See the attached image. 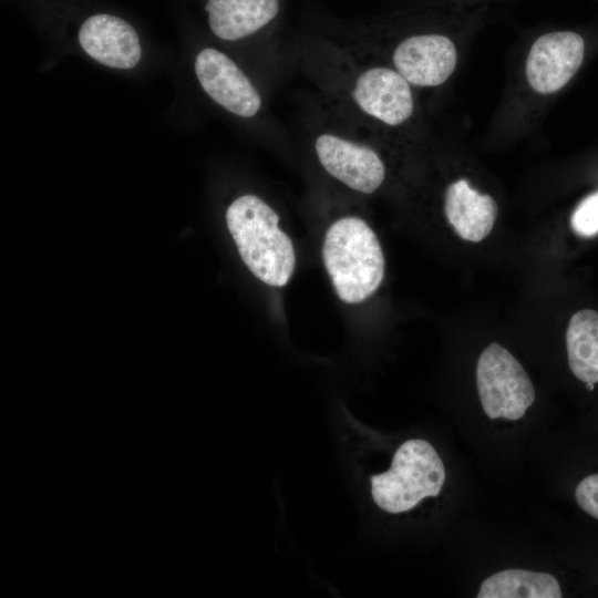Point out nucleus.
<instances>
[{
    "label": "nucleus",
    "instance_id": "f03ea898",
    "mask_svg": "<svg viewBox=\"0 0 598 598\" xmlns=\"http://www.w3.org/2000/svg\"><path fill=\"white\" fill-rule=\"evenodd\" d=\"M226 221L247 268L269 286L287 285L296 254L291 239L278 226L276 210L260 197L246 194L228 206Z\"/></svg>",
    "mask_w": 598,
    "mask_h": 598
},
{
    "label": "nucleus",
    "instance_id": "1a4fd4ad",
    "mask_svg": "<svg viewBox=\"0 0 598 598\" xmlns=\"http://www.w3.org/2000/svg\"><path fill=\"white\" fill-rule=\"evenodd\" d=\"M456 60L454 43L437 33L410 35L391 53L392 69L411 85L422 87L444 83L453 73Z\"/></svg>",
    "mask_w": 598,
    "mask_h": 598
},
{
    "label": "nucleus",
    "instance_id": "f8f14e48",
    "mask_svg": "<svg viewBox=\"0 0 598 598\" xmlns=\"http://www.w3.org/2000/svg\"><path fill=\"white\" fill-rule=\"evenodd\" d=\"M279 0H208L205 10L213 33L227 41L251 35L279 12Z\"/></svg>",
    "mask_w": 598,
    "mask_h": 598
},
{
    "label": "nucleus",
    "instance_id": "20e7f679",
    "mask_svg": "<svg viewBox=\"0 0 598 598\" xmlns=\"http://www.w3.org/2000/svg\"><path fill=\"white\" fill-rule=\"evenodd\" d=\"M322 259L338 297L358 303L372 296L384 276V256L372 228L360 217L344 216L328 228Z\"/></svg>",
    "mask_w": 598,
    "mask_h": 598
},
{
    "label": "nucleus",
    "instance_id": "ddd939ff",
    "mask_svg": "<svg viewBox=\"0 0 598 598\" xmlns=\"http://www.w3.org/2000/svg\"><path fill=\"white\" fill-rule=\"evenodd\" d=\"M568 364L585 383H598V312L582 309L573 315L566 331Z\"/></svg>",
    "mask_w": 598,
    "mask_h": 598
},
{
    "label": "nucleus",
    "instance_id": "4468645a",
    "mask_svg": "<svg viewBox=\"0 0 598 598\" xmlns=\"http://www.w3.org/2000/svg\"><path fill=\"white\" fill-rule=\"evenodd\" d=\"M478 598H560L557 579L546 573L526 569H504L481 584Z\"/></svg>",
    "mask_w": 598,
    "mask_h": 598
},
{
    "label": "nucleus",
    "instance_id": "2eb2a0df",
    "mask_svg": "<svg viewBox=\"0 0 598 598\" xmlns=\"http://www.w3.org/2000/svg\"><path fill=\"white\" fill-rule=\"evenodd\" d=\"M573 231L580 237L598 234V190L584 198L570 217Z\"/></svg>",
    "mask_w": 598,
    "mask_h": 598
},
{
    "label": "nucleus",
    "instance_id": "f257e3e1",
    "mask_svg": "<svg viewBox=\"0 0 598 598\" xmlns=\"http://www.w3.org/2000/svg\"><path fill=\"white\" fill-rule=\"evenodd\" d=\"M320 100L360 132L395 128L414 114L411 84L394 69L350 45L320 42L302 49Z\"/></svg>",
    "mask_w": 598,
    "mask_h": 598
},
{
    "label": "nucleus",
    "instance_id": "423d86ee",
    "mask_svg": "<svg viewBox=\"0 0 598 598\" xmlns=\"http://www.w3.org/2000/svg\"><path fill=\"white\" fill-rule=\"evenodd\" d=\"M476 385L482 408L492 420H519L535 400L534 385L522 364L496 342L478 358Z\"/></svg>",
    "mask_w": 598,
    "mask_h": 598
},
{
    "label": "nucleus",
    "instance_id": "9b49d317",
    "mask_svg": "<svg viewBox=\"0 0 598 598\" xmlns=\"http://www.w3.org/2000/svg\"><path fill=\"white\" fill-rule=\"evenodd\" d=\"M444 213L462 239L478 243L492 231L497 205L489 195L473 189L466 179H458L446 189Z\"/></svg>",
    "mask_w": 598,
    "mask_h": 598
},
{
    "label": "nucleus",
    "instance_id": "9d476101",
    "mask_svg": "<svg viewBox=\"0 0 598 598\" xmlns=\"http://www.w3.org/2000/svg\"><path fill=\"white\" fill-rule=\"evenodd\" d=\"M82 49L97 62L116 69H131L141 58L136 31L126 21L105 13L87 18L79 31Z\"/></svg>",
    "mask_w": 598,
    "mask_h": 598
},
{
    "label": "nucleus",
    "instance_id": "6e6552de",
    "mask_svg": "<svg viewBox=\"0 0 598 598\" xmlns=\"http://www.w3.org/2000/svg\"><path fill=\"white\" fill-rule=\"evenodd\" d=\"M584 52V39L575 32L555 31L539 37L526 62L529 85L543 94L560 90L579 69Z\"/></svg>",
    "mask_w": 598,
    "mask_h": 598
},
{
    "label": "nucleus",
    "instance_id": "dca6fc26",
    "mask_svg": "<svg viewBox=\"0 0 598 598\" xmlns=\"http://www.w3.org/2000/svg\"><path fill=\"white\" fill-rule=\"evenodd\" d=\"M575 499L585 513L598 519V473L588 475L578 483Z\"/></svg>",
    "mask_w": 598,
    "mask_h": 598
},
{
    "label": "nucleus",
    "instance_id": "0eeeda50",
    "mask_svg": "<svg viewBox=\"0 0 598 598\" xmlns=\"http://www.w3.org/2000/svg\"><path fill=\"white\" fill-rule=\"evenodd\" d=\"M195 73L205 93L228 112L255 117L262 97L247 74L224 52L206 48L195 60Z\"/></svg>",
    "mask_w": 598,
    "mask_h": 598
},
{
    "label": "nucleus",
    "instance_id": "f3484780",
    "mask_svg": "<svg viewBox=\"0 0 598 598\" xmlns=\"http://www.w3.org/2000/svg\"><path fill=\"white\" fill-rule=\"evenodd\" d=\"M586 385H587V389H588V390H592V389H594V383H586Z\"/></svg>",
    "mask_w": 598,
    "mask_h": 598
},
{
    "label": "nucleus",
    "instance_id": "39448f33",
    "mask_svg": "<svg viewBox=\"0 0 598 598\" xmlns=\"http://www.w3.org/2000/svg\"><path fill=\"white\" fill-rule=\"evenodd\" d=\"M371 496L390 514L414 508L423 498L437 496L445 482V468L435 448L426 441L403 442L394 452L388 471L372 475Z\"/></svg>",
    "mask_w": 598,
    "mask_h": 598
},
{
    "label": "nucleus",
    "instance_id": "7ed1b4c3",
    "mask_svg": "<svg viewBox=\"0 0 598 598\" xmlns=\"http://www.w3.org/2000/svg\"><path fill=\"white\" fill-rule=\"evenodd\" d=\"M308 124V140L320 166L351 190L372 194L385 179V164L363 133L322 101Z\"/></svg>",
    "mask_w": 598,
    "mask_h": 598
}]
</instances>
